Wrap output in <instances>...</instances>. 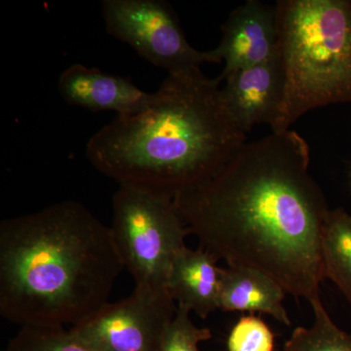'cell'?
<instances>
[{"label":"cell","instance_id":"e0dca14e","mask_svg":"<svg viewBox=\"0 0 351 351\" xmlns=\"http://www.w3.org/2000/svg\"><path fill=\"white\" fill-rule=\"evenodd\" d=\"M274 336L267 323L257 316H242L230 331L228 351H274Z\"/></svg>","mask_w":351,"mask_h":351},{"label":"cell","instance_id":"ba28073f","mask_svg":"<svg viewBox=\"0 0 351 351\" xmlns=\"http://www.w3.org/2000/svg\"><path fill=\"white\" fill-rule=\"evenodd\" d=\"M223 36L211 50L225 62L219 82L239 69L267 63L279 54L276 6L248 0L232 11L221 27Z\"/></svg>","mask_w":351,"mask_h":351},{"label":"cell","instance_id":"277c9868","mask_svg":"<svg viewBox=\"0 0 351 351\" xmlns=\"http://www.w3.org/2000/svg\"><path fill=\"white\" fill-rule=\"evenodd\" d=\"M285 97L276 128L316 108L351 104V0L276 4Z\"/></svg>","mask_w":351,"mask_h":351},{"label":"cell","instance_id":"9c48e42d","mask_svg":"<svg viewBox=\"0 0 351 351\" xmlns=\"http://www.w3.org/2000/svg\"><path fill=\"white\" fill-rule=\"evenodd\" d=\"M221 88L223 99L246 133L258 124L276 128L285 97V76L280 53L267 63L234 71Z\"/></svg>","mask_w":351,"mask_h":351},{"label":"cell","instance_id":"4fadbf2b","mask_svg":"<svg viewBox=\"0 0 351 351\" xmlns=\"http://www.w3.org/2000/svg\"><path fill=\"white\" fill-rule=\"evenodd\" d=\"M325 278L338 286L351 304V215L330 211L322 237Z\"/></svg>","mask_w":351,"mask_h":351},{"label":"cell","instance_id":"52a82bcc","mask_svg":"<svg viewBox=\"0 0 351 351\" xmlns=\"http://www.w3.org/2000/svg\"><path fill=\"white\" fill-rule=\"evenodd\" d=\"M176 311L167 290L135 287L71 330L97 351H159Z\"/></svg>","mask_w":351,"mask_h":351},{"label":"cell","instance_id":"5b68a950","mask_svg":"<svg viewBox=\"0 0 351 351\" xmlns=\"http://www.w3.org/2000/svg\"><path fill=\"white\" fill-rule=\"evenodd\" d=\"M110 228L135 287L167 290L171 267L189 234L174 201L120 186L112 197Z\"/></svg>","mask_w":351,"mask_h":351},{"label":"cell","instance_id":"9a60e30c","mask_svg":"<svg viewBox=\"0 0 351 351\" xmlns=\"http://www.w3.org/2000/svg\"><path fill=\"white\" fill-rule=\"evenodd\" d=\"M4 351H97L64 327L25 326Z\"/></svg>","mask_w":351,"mask_h":351},{"label":"cell","instance_id":"5bb4252c","mask_svg":"<svg viewBox=\"0 0 351 351\" xmlns=\"http://www.w3.org/2000/svg\"><path fill=\"white\" fill-rule=\"evenodd\" d=\"M311 306L313 326L297 328L285 343L284 351H351V335L335 324L321 299Z\"/></svg>","mask_w":351,"mask_h":351},{"label":"cell","instance_id":"7a4b0ae2","mask_svg":"<svg viewBox=\"0 0 351 351\" xmlns=\"http://www.w3.org/2000/svg\"><path fill=\"white\" fill-rule=\"evenodd\" d=\"M219 83L200 66L168 75L149 107L115 117L90 138L88 160L119 186L171 200L207 181L247 138Z\"/></svg>","mask_w":351,"mask_h":351},{"label":"cell","instance_id":"2e32d148","mask_svg":"<svg viewBox=\"0 0 351 351\" xmlns=\"http://www.w3.org/2000/svg\"><path fill=\"white\" fill-rule=\"evenodd\" d=\"M189 315V311L177 306L159 351H200L199 343L212 338L211 330L196 326Z\"/></svg>","mask_w":351,"mask_h":351},{"label":"cell","instance_id":"30bf717a","mask_svg":"<svg viewBox=\"0 0 351 351\" xmlns=\"http://www.w3.org/2000/svg\"><path fill=\"white\" fill-rule=\"evenodd\" d=\"M58 90L69 105L93 112L112 110L119 117L142 112L154 97V93L143 91L126 78L82 64H73L64 69L60 75Z\"/></svg>","mask_w":351,"mask_h":351},{"label":"cell","instance_id":"8fae6325","mask_svg":"<svg viewBox=\"0 0 351 351\" xmlns=\"http://www.w3.org/2000/svg\"><path fill=\"white\" fill-rule=\"evenodd\" d=\"M216 258L204 249L184 247L176 257L167 291L178 306L206 319L219 309L221 269Z\"/></svg>","mask_w":351,"mask_h":351},{"label":"cell","instance_id":"8992f818","mask_svg":"<svg viewBox=\"0 0 351 351\" xmlns=\"http://www.w3.org/2000/svg\"><path fill=\"white\" fill-rule=\"evenodd\" d=\"M101 8L108 34L168 75L184 73L203 63L219 64L211 50L199 51L189 44L168 2L105 0Z\"/></svg>","mask_w":351,"mask_h":351},{"label":"cell","instance_id":"7c38bea8","mask_svg":"<svg viewBox=\"0 0 351 351\" xmlns=\"http://www.w3.org/2000/svg\"><path fill=\"white\" fill-rule=\"evenodd\" d=\"M285 294V290L274 279L258 270L240 267L221 269V311L269 314L290 326V317L283 306Z\"/></svg>","mask_w":351,"mask_h":351},{"label":"cell","instance_id":"3957f363","mask_svg":"<svg viewBox=\"0 0 351 351\" xmlns=\"http://www.w3.org/2000/svg\"><path fill=\"white\" fill-rule=\"evenodd\" d=\"M124 269L110 226L77 201L0 223V314L21 327L75 326Z\"/></svg>","mask_w":351,"mask_h":351},{"label":"cell","instance_id":"6da1fadb","mask_svg":"<svg viewBox=\"0 0 351 351\" xmlns=\"http://www.w3.org/2000/svg\"><path fill=\"white\" fill-rule=\"evenodd\" d=\"M298 132H271L243 145L174 204L200 248L228 267L258 270L309 304L325 279L322 237L330 210L309 174Z\"/></svg>","mask_w":351,"mask_h":351}]
</instances>
